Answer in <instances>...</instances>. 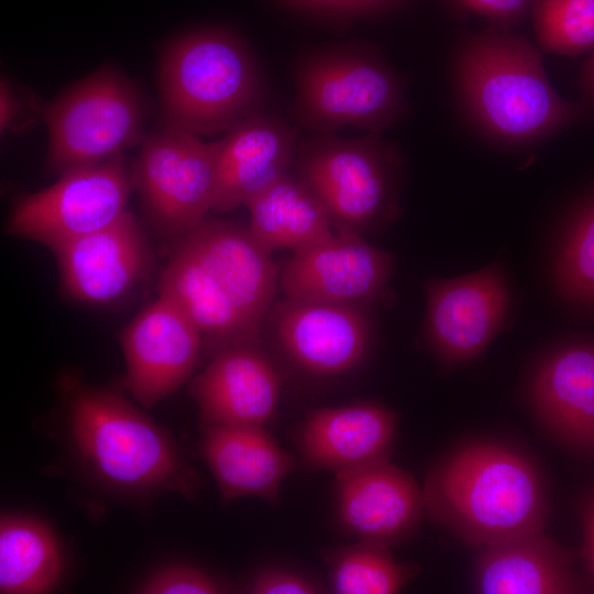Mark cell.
Returning <instances> with one entry per match:
<instances>
[{"instance_id": "6da1fadb", "label": "cell", "mask_w": 594, "mask_h": 594, "mask_svg": "<svg viewBox=\"0 0 594 594\" xmlns=\"http://www.w3.org/2000/svg\"><path fill=\"white\" fill-rule=\"evenodd\" d=\"M63 388L67 446L97 487L132 499L167 492L196 497L199 474L175 439L122 392L87 385L74 376L65 377Z\"/></svg>"}, {"instance_id": "7a4b0ae2", "label": "cell", "mask_w": 594, "mask_h": 594, "mask_svg": "<svg viewBox=\"0 0 594 594\" xmlns=\"http://www.w3.org/2000/svg\"><path fill=\"white\" fill-rule=\"evenodd\" d=\"M421 488L429 518L473 547L543 532L547 526L542 474L526 453L506 443L459 446L431 466Z\"/></svg>"}, {"instance_id": "3957f363", "label": "cell", "mask_w": 594, "mask_h": 594, "mask_svg": "<svg viewBox=\"0 0 594 594\" xmlns=\"http://www.w3.org/2000/svg\"><path fill=\"white\" fill-rule=\"evenodd\" d=\"M454 77L474 124L504 145L540 142L584 111L583 106L562 99L553 89L537 47L494 25L463 42Z\"/></svg>"}, {"instance_id": "277c9868", "label": "cell", "mask_w": 594, "mask_h": 594, "mask_svg": "<svg viewBox=\"0 0 594 594\" xmlns=\"http://www.w3.org/2000/svg\"><path fill=\"white\" fill-rule=\"evenodd\" d=\"M163 125L202 136L260 111L264 84L244 42L221 29L190 32L164 52L158 74Z\"/></svg>"}, {"instance_id": "5b68a950", "label": "cell", "mask_w": 594, "mask_h": 594, "mask_svg": "<svg viewBox=\"0 0 594 594\" xmlns=\"http://www.w3.org/2000/svg\"><path fill=\"white\" fill-rule=\"evenodd\" d=\"M405 157L382 134H311L298 143L293 173L326 208L333 230L360 234L400 216Z\"/></svg>"}, {"instance_id": "8992f818", "label": "cell", "mask_w": 594, "mask_h": 594, "mask_svg": "<svg viewBox=\"0 0 594 594\" xmlns=\"http://www.w3.org/2000/svg\"><path fill=\"white\" fill-rule=\"evenodd\" d=\"M295 84L294 119L312 134H332L344 127L383 134L408 111L402 75L366 45L306 57Z\"/></svg>"}, {"instance_id": "52a82bcc", "label": "cell", "mask_w": 594, "mask_h": 594, "mask_svg": "<svg viewBox=\"0 0 594 594\" xmlns=\"http://www.w3.org/2000/svg\"><path fill=\"white\" fill-rule=\"evenodd\" d=\"M147 112L134 81L113 66L100 67L42 107L47 169L62 174L123 155L144 139Z\"/></svg>"}, {"instance_id": "ba28073f", "label": "cell", "mask_w": 594, "mask_h": 594, "mask_svg": "<svg viewBox=\"0 0 594 594\" xmlns=\"http://www.w3.org/2000/svg\"><path fill=\"white\" fill-rule=\"evenodd\" d=\"M219 142L163 125L146 134L130 176L155 230L175 242L213 209Z\"/></svg>"}, {"instance_id": "9c48e42d", "label": "cell", "mask_w": 594, "mask_h": 594, "mask_svg": "<svg viewBox=\"0 0 594 594\" xmlns=\"http://www.w3.org/2000/svg\"><path fill=\"white\" fill-rule=\"evenodd\" d=\"M132 186L123 155L68 169L54 185L14 204L7 232L54 252L119 219L128 210Z\"/></svg>"}, {"instance_id": "30bf717a", "label": "cell", "mask_w": 594, "mask_h": 594, "mask_svg": "<svg viewBox=\"0 0 594 594\" xmlns=\"http://www.w3.org/2000/svg\"><path fill=\"white\" fill-rule=\"evenodd\" d=\"M290 367L311 377L349 373L373 340L370 307L285 298L273 304L262 330Z\"/></svg>"}, {"instance_id": "8fae6325", "label": "cell", "mask_w": 594, "mask_h": 594, "mask_svg": "<svg viewBox=\"0 0 594 594\" xmlns=\"http://www.w3.org/2000/svg\"><path fill=\"white\" fill-rule=\"evenodd\" d=\"M424 334L444 364L473 361L504 324L510 304L506 277L498 264L451 279L425 283Z\"/></svg>"}, {"instance_id": "7c38bea8", "label": "cell", "mask_w": 594, "mask_h": 594, "mask_svg": "<svg viewBox=\"0 0 594 594\" xmlns=\"http://www.w3.org/2000/svg\"><path fill=\"white\" fill-rule=\"evenodd\" d=\"M393 268L391 252L360 234L334 231L294 251L279 288L285 298L370 307L384 298Z\"/></svg>"}, {"instance_id": "4fadbf2b", "label": "cell", "mask_w": 594, "mask_h": 594, "mask_svg": "<svg viewBox=\"0 0 594 594\" xmlns=\"http://www.w3.org/2000/svg\"><path fill=\"white\" fill-rule=\"evenodd\" d=\"M121 345L127 365L123 385L151 409L189 380L204 341L189 317L160 295L125 327Z\"/></svg>"}, {"instance_id": "5bb4252c", "label": "cell", "mask_w": 594, "mask_h": 594, "mask_svg": "<svg viewBox=\"0 0 594 594\" xmlns=\"http://www.w3.org/2000/svg\"><path fill=\"white\" fill-rule=\"evenodd\" d=\"M425 513L422 488L388 458L336 474V524L360 541L399 544L417 531Z\"/></svg>"}, {"instance_id": "9a60e30c", "label": "cell", "mask_w": 594, "mask_h": 594, "mask_svg": "<svg viewBox=\"0 0 594 594\" xmlns=\"http://www.w3.org/2000/svg\"><path fill=\"white\" fill-rule=\"evenodd\" d=\"M282 377L263 343L222 349L189 383L201 424L264 426L277 409Z\"/></svg>"}, {"instance_id": "2e32d148", "label": "cell", "mask_w": 594, "mask_h": 594, "mask_svg": "<svg viewBox=\"0 0 594 594\" xmlns=\"http://www.w3.org/2000/svg\"><path fill=\"white\" fill-rule=\"evenodd\" d=\"M62 288L88 304H108L125 296L152 266L146 238L127 210L111 224L54 251Z\"/></svg>"}, {"instance_id": "e0dca14e", "label": "cell", "mask_w": 594, "mask_h": 594, "mask_svg": "<svg viewBox=\"0 0 594 594\" xmlns=\"http://www.w3.org/2000/svg\"><path fill=\"white\" fill-rule=\"evenodd\" d=\"M183 240L216 279L246 324L262 337L280 272L272 253L235 222L206 219ZM263 338V337H262Z\"/></svg>"}, {"instance_id": "ac0fdd59", "label": "cell", "mask_w": 594, "mask_h": 594, "mask_svg": "<svg viewBox=\"0 0 594 594\" xmlns=\"http://www.w3.org/2000/svg\"><path fill=\"white\" fill-rule=\"evenodd\" d=\"M298 130L256 111L234 124L219 142L213 211L246 204L293 167Z\"/></svg>"}, {"instance_id": "d6986e66", "label": "cell", "mask_w": 594, "mask_h": 594, "mask_svg": "<svg viewBox=\"0 0 594 594\" xmlns=\"http://www.w3.org/2000/svg\"><path fill=\"white\" fill-rule=\"evenodd\" d=\"M397 430L392 409L359 402L309 413L297 429L296 444L306 468L337 474L388 458Z\"/></svg>"}, {"instance_id": "ffe728a7", "label": "cell", "mask_w": 594, "mask_h": 594, "mask_svg": "<svg viewBox=\"0 0 594 594\" xmlns=\"http://www.w3.org/2000/svg\"><path fill=\"white\" fill-rule=\"evenodd\" d=\"M529 398L544 429L576 453H594V342L564 345L538 366Z\"/></svg>"}, {"instance_id": "44dd1931", "label": "cell", "mask_w": 594, "mask_h": 594, "mask_svg": "<svg viewBox=\"0 0 594 594\" xmlns=\"http://www.w3.org/2000/svg\"><path fill=\"white\" fill-rule=\"evenodd\" d=\"M199 452L227 502L252 496L277 504L295 468L294 457L263 426L201 424Z\"/></svg>"}, {"instance_id": "7402d4cb", "label": "cell", "mask_w": 594, "mask_h": 594, "mask_svg": "<svg viewBox=\"0 0 594 594\" xmlns=\"http://www.w3.org/2000/svg\"><path fill=\"white\" fill-rule=\"evenodd\" d=\"M543 532L480 548L473 568L475 592L482 594L591 592L593 587L574 570L575 554Z\"/></svg>"}, {"instance_id": "603a6c76", "label": "cell", "mask_w": 594, "mask_h": 594, "mask_svg": "<svg viewBox=\"0 0 594 594\" xmlns=\"http://www.w3.org/2000/svg\"><path fill=\"white\" fill-rule=\"evenodd\" d=\"M158 293L173 300L199 330L212 356L238 344L263 343L216 279L183 241L175 242L158 280Z\"/></svg>"}, {"instance_id": "cb8c5ba5", "label": "cell", "mask_w": 594, "mask_h": 594, "mask_svg": "<svg viewBox=\"0 0 594 594\" xmlns=\"http://www.w3.org/2000/svg\"><path fill=\"white\" fill-rule=\"evenodd\" d=\"M249 229L268 251H297L330 237L334 230L319 199L290 169L252 198Z\"/></svg>"}, {"instance_id": "d4e9b609", "label": "cell", "mask_w": 594, "mask_h": 594, "mask_svg": "<svg viewBox=\"0 0 594 594\" xmlns=\"http://www.w3.org/2000/svg\"><path fill=\"white\" fill-rule=\"evenodd\" d=\"M64 564L63 547L50 525L25 514L1 515L0 593H47L61 581Z\"/></svg>"}, {"instance_id": "484cf974", "label": "cell", "mask_w": 594, "mask_h": 594, "mask_svg": "<svg viewBox=\"0 0 594 594\" xmlns=\"http://www.w3.org/2000/svg\"><path fill=\"white\" fill-rule=\"evenodd\" d=\"M328 590L337 594H394L417 574L418 569L397 561L389 548L358 540L353 544L324 549Z\"/></svg>"}, {"instance_id": "4316f807", "label": "cell", "mask_w": 594, "mask_h": 594, "mask_svg": "<svg viewBox=\"0 0 594 594\" xmlns=\"http://www.w3.org/2000/svg\"><path fill=\"white\" fill-rule=\"evenodd\" d=\"M553 277L565 300L594 309V195L574 209L564 227Z\"/></svg>"}, {"instance_id": "83f0119b", "label": "cell", "mask_w": 594, "mask_h": 594, "mask_svg": "<svg viewBox=\"0 0 594 594\" xmlns=\"http://www.w3.org/2000/svg\"><path fill=\"white\" fill-rule=\"evenodd\" d=\"M532 21L546 52L576 56L594 50V0H536Z\"/></svg>"}, {"instance_id": "f1b7e54d", "label": "cell", "mask_w": 594, "mask_h": 594, "mask_svg": "<svg viewBox=\"0 0 594 594\" xmlns=\"http://www.w3.org/2000/svg\"><path fill=\"white\" fill-rule=\"evenodd\" d=\"M234 586L223 579L187 563L164 565L148 574L136 587L145 594H220Z\"/></svg>"}, {"instance_id": "f546056e", "label": "cell", "mask_w": 594, "mask_h": 594, "mask_svg": "<svg viewBox=\"0 0 594 594\" xmlns=\"http://www.w3.org/2000/svg\"><path fill=\"white\" fill-rule=\"evenodd\" d=\"M244 590V592L252 594H317L328 592V587L312 576L280 566L260 569L248 580Z\"/></svg>"}, {"instance_id": "4dcf8cb0", "label": "cell", "mask_w": 594, "mask_h": 594, "mask_svg": "<svg viewBox=\"0 0 594 594\" xmlns=\"http://www.w3.org/2000/svg\"><path fill=\"white\" fill-rule=\"evenodd\" d=\"M469 12L492 20L494 26L502 29L521 18L534 0H458ZM504 30V29H502Z\"/></svg>"}, {"instance_id": "1f68e13d", "label": "cell", "mask_w": 594, "mask_h": 594, "mask_svg": "<svg viewBox=\"0 0 594 594\" xmlns=\"http://www.w3.org/2000/svg\"><path fill=\"white\" fill-rule=\"evenodd\" d=\"M582 525V554L594 578V488L585 494L580 506Z\"/></svg>"}, {"instance_id": "d6a6232c", "label": "cell", "mask_w": 594, "mask_h": 594, "mask_svg": "<svg viewBox=\"0 0 594 594\" xmlns=\"http://www.w3.org/2000/svg\"><path fill=\"white\" fill-rule=\"evenodd\" d=\"M20 110L19 99L6 79L0 84V130H8L15 120Z\"/></svg>"}, {"instance_id": "836d02e7", "label": "cell", "mask_w": 594, "mask_h": 594, "mask_svg": "<svg viewBox=\"0 0 594 594\" xmlns=\"http://www.w3.org/2000/svg\"><path fill=\"white\" fill-rule=\"evenodd\" d=\"M306 9L322 13L348 15V0H288Z\"/></svg>"}, {"instance_id": "e575fe53", "label": "cell", "mask_w": 594, "mask_h": 594, "mask_svg": "<svg viewBox=\"0 0 594 594\" xmlns=\"http://www.w3.org/2000/svg\"><path fill=\"white\" fill-rule=\"evenodd\" d=\"M395 0H348V15L369 13L394 2Z\"/></svg>"}, {"instance_id": "d590c367", "label": "cell", "mask_w": 594, "mask_h": 594, "mask_svg": "<svg viewBox=\"0 0 594 594\" xmlns=\"http://www.w3.org/2000/svg\"><path fill=\"white\" fill-rule=\"evenodd\" d=\"M582 84L587 92L594 97V53L584 65L582 72Z\"/></svg>"}]
</instances>
